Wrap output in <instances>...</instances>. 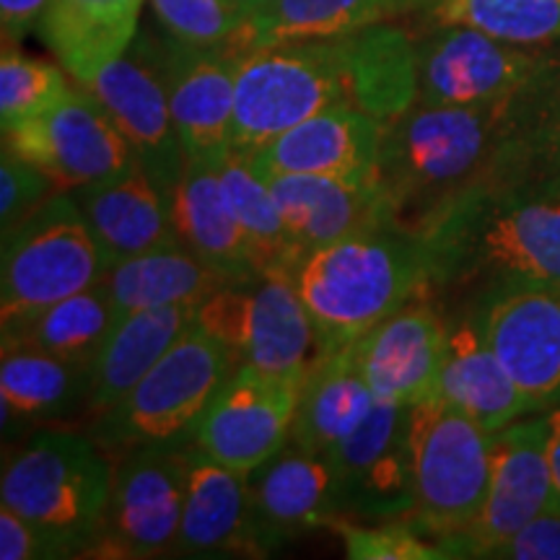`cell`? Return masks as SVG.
<instances>
[{
  "label": "cell",
  "mask_w": 560,
  "mask_h": 560,
  "mask_svg": "<svg viewBox=\"0 0 560 560\" xmlns=\"http://www.w3.org/2000/svg\"><path fill=\"white\" fill-rule=\"evenodd\" d=\"M418 242L425 296L472 283L480 293L506 283L560 285V182L482 179L446 202Z\"/></svg>",
  "instance_id": "cell-1"
},
{
  "label": "cell",
  "mask_w": 560,
  "mask_h": 560,
  "mask_svg": "<svg viewBox=\"0 0 560 560\" xmlns=\"http://www.w3.org/2000/svg\"><path fill=\"white\" fill-rule=\"evenodd\" d=\"M509 102L472 107L418 102L384 122L374 177L389 226L418 236L446 202L490 179Z\"/></svg>",
  "instance_id": "cell-2"
},
{
  "label": "cell",
  "mask_w": 560,
  "mask_h": 560,
  "mask_svg": "<svg viewBox=\"0 0 560 560\" xmlns=\"http://www.w3.org/2000/svg\"><path fill=\"white\" fill-rule=\"evenodd\" d=\"M291 278L317 330L322 359L423 299L429 268L418 236L380 223L314 249Z\"/></svg>",
  "instance_id": "cell-3"
},
{
  "label": "cell",
  "mask_w": 560,
  "mask_h": 560,
  "mask_svg": "<svg viewBox=\"0 0 560 560\" xmlns=\"http://www.w3.org/2000/svg\"><path fill=\"white\" fill-rule=\"evenodd\" d=\"M112 472L94 439L42 429L5 459L0 503L30 520L58 558L89 556L107 516Z\"/></svg>",
  "instance_id": "cell-4"
},
{
  "label": "cell",
  "mask_w": 560,
  "mask_h": 560,
  "mask_svg": "<svg viewBox=\"0 0 560 560\" xmlns=\"http://www.w3.org/2000/svg\"><path fill=\"white\" fill-rule=\"evenodd\" d=\"M416 511L408 522L450 558V545L472 527L493 480V433L439 395L410 412Z\"/></svg>",
  "instance_id": "cell-5"
},
{
  "label": "cell",
  "mask_w": 560,
  "mask_h": 560,
  "mask_svg": "<svg viewBox=\"0 0 560 560\" xmlns=\"http://www.w3.org/2000/svg\"><path fill=\"white\" fill-rule=\"evenodd\" d=\"M338 102H348L346 34L276 42L242 52L234 96V153L255 156L272 138Z\"/></svg>",
  "instance_id": "cell-6"
},
{
  "label": "cell",
  "mask_w": 560,
  "mask_h": 560,
  "mask_svg": "<svg viewBox=\"0 0 560 560\" xmlns=\"http://www.w3.org/2000/svg\"><path fill=\"white\" fill-rule=\"evenodd\" d=\"M109 260L70 192L55 190L3 231L0 322L9 325L107 276Z\"/></svg>",
  "instance_id": "cell-7"
},
{
  "label": "cell",
  "mask_w": 560,
  "mask_h": 560,
  "mask_svg": "<svg viewBox=\"0 0 560 560\" xmlns=\"http://www.w3.org/2000/svg\"><path fill=\"white\" fill-rule=\"evenodd\" d=\"M236 366L234 355L192 322L156 366L96 418V436L125 452L140 444L192 441L202 410Z\"/></svg>",
  "instance_id": "cell-8"
},
{
  "label": "cell",
  "mask_w": 560,
  "mask_h": 560,
  "mask_svg": "<svg viewBox=\"0 0 560 560\" xmlns=\"http://www.w3.org/2000/svg\"><path fill=\"white\" fill-rule=\"evenodd\" d=\"M195 325L236 363L272 376H299L319 359L317 330L289 272L226 283L195 306Z\"/></svg>",
  "instance_id": "cell-9"
},
{
  "label": "cell",
  "mask_w": 560,
  "mask_h": 560,
  "mask_svg": "<svg viewBox=\"0 0 560 560\" xmlns=\"http://www.w3.org/2000/svg\"><path fill=\"white\" fill-rule=\"evenodd\" d=\"M192 441L140 444L112 472V495L96 558H164L177 552Z\"/></svg>",
  "instance_id": "cell-10"
},
{
  "label": "cell",
  "mask_w": 560,
  "mask_h": 560,
  "mask_svg": "<svg viewBox=\"0 0 560 560\" xmlns=\"http://www.w3.org/2000/svg\"><path fill=\"white\" fill-rule=\"evenodd\" d=\"M3 145L32 161L62 192L120 179L138 166L109 112L83 83L34 120L3 130Z\"/></svg>",
  "instance_id": "cell-11"
},
{
  "label": "cell",
  "mask_w": 560,
  "mask_h": 560,
  "mask_svg": "<svg viewBox=\"0 0 560 560\" xmlns=\"http://www.w3.org/2000/svg\"><path fill=\"white\" fill-rule=\"evenodd\" d=\"M410 412L412 405L376 402L359 429L327 454L340 516L387 522L416 511Z\"/></svg>",
  "instance_id": "cell-12"
},
{
  "label": "cell",
  "mask_w": 560,
  "mask_h": 560,
  "mask_svg": "<svg viewBox=\"0 0 560 560\" xmlns=\"http://www.w3.org/2000/svg\"><path fill=\"white\" fill-rule=\"evenodd\" d=\"M418 102L472 107L506 102L542 66L545 52L465 24H436L416 42Z\"/></svg>",
  "instance_id": "cell-13"
},
{
  "label": "cell",
  "mask_w": 560,
  "mask_h": 560,
  "mask_svg": "<svg viewBox=\"0 0 560 560\" xmlns=\"http://www.w3.org/2000/svg\"><path fill=\"white\" fill-rule=\"evenodd\" d=\"M299 392V376H272L240 363L195 423L192 444L234 472H255L289 446Z\"/></svg>",
  "instance_id": "cell-14"
},
{
  "label": "cell",
  "mask_w": 560,
  "mask_h": 560,
  "mask_svg": "<svg viewBox=\"0 0 560 560\" xmlns=\"http://www.w3.org/2000/svg\"><path fill=\"white\" fill-rule=\"evenodd\" d=\"M472 317L535 412L560 405V285H495Z\"/></svg>",
  "instance_id": "cell-15"
},
{
  "label": "cell",
  "mask_w": 560,
  "mask_h": 560,
  "mask_svg": "<svg viewBox=\"0 0 560 560\" xmlns=\"http://www.w3.org/2000/svg\"><path fill=\"white\" fill-rule=\"evenodd\" d=\"M550 506L548 418L545 412H532L493 433V480L486 506L446 552L450 558H490Z\"/></svg>",
  "instance_id": "cell-16"
},
{
  "label": "cell",
  "mask_w": 560,
  "mask_h": 560,
  "mask_svg": "<svg viewBox=\"0 0 560 560\" xmlns=\"http://www.w3.org/2000/svg\"><path fill=\"white\" fill-rule=\"evenodd\" d=\"M91 94L104 104L117 130L136 153L138 166L161 190H177L187 166L179 132L174 128L164 79L149 42H132L130 50L100 70L89 83Z\"/></svg>",
  "instance_id": "cell-17"
},
{
  "label": "cell",
  "mask_w": 560,
  "mask_h": 560,
  "mask_svg": "<svg viewBox=\"0 0 560 560\" xmlns=\"http://www.w3.org/2000/svg\"><path fill=\"white\" fill-rule=\"evenodd\" d=\"M153 52L187 161L219 164L234 151L236 68L242 52L234 47H192L172 37Z\"/></svg>",
  "instance_id": "cell-18"
},
{
  "label": "cell",
  "mask_w": 560,
  "mask_h": 560,
  "mask_svg": "<svg viewBox=\"0 0 560 560\" xmlns=\"http://www.w3.org/2000/svg\"><path fill=\"white\" fill-rule=\"evenodd\" d=\"M335 514L327 457L289 444L249 472L247 535L252 556H270L304 532L327 527Z\"/></svg>",
  "instance_id": "cell-19"
},
{
  "label": "cell",
  "mask_w": 560,
  "mask_h": 560,
  "mask_svg": "<svg viewBox=\"0 0 560 560\" xmlns=\"http://www.w3.org/2000/svg\"><path fill=\"white\" fill-rule=\"evenodd\" d=\"M444 342L446 319L416 299L353 342L355 366L376 402L416 405L436 389Z\"/></svg>",
  "instance_id": "cell-20"
},
{
  "label": "cell",
  "mask_w": 560,
  "mask_h": 560,
  "mask_svg": "<svg viewBox=\"0 0 560 560\" xmlns=\"http://www.w3.org/2000/svg\"><path fill=\"white\" fill-rule=\"evenodd\" d=\"M384 122L350 102H338L272 138L249 156L262 174L376 179Z\"/></svg>",
  "instance_id": "cell-21"
},
{
  "label": "cell",
  "mask_w": 560,
  "mask_h": 560,
  "mask_svg": "<svg viewBox=\"0 0 560 560\" xmlns=\"http://www.w3.org/2000/svg\"><path fill=\"white\" fill-rule=\"evenodd\" d=\"M299 262L314 249L387 223L376 179L265 174Z\"/></svg>",
  "instance_id": "cell-22"
},
{
  "label": "cell",
  "mask_w": 560,
  "mask_h": 560,
  "mask_svg": "<svg viewBox=\"0 0 560 560\" xmlns=\"http://www.w3.org/2000/svg\"><path fill=\"white\" fill-rule=\"evenodd\" d=\"M433 395L490 433L535 412L527 395L490 348L472 314L446 322L444 355Z\"/></svg>",
  "instance_id": "cell-23"
},
{
  "label": "cell",
  "mask_w": 560,
  "mask_h": 560,
  "mask_svg": "<svg viewBox=\"0 0 560 560\" xmlns=\"http://www.w3.org/2000/svg\"><path fill=\"white\" fill-rule=\"evenodd\" d=\"M112 265L177 242L172 195L140 166L120 179L70 192Z\"/></svg>",
  "instance_id": "cell-24"
},
{
  "label": "cell",
  "mask_w": 560,
  "mask_h": 560,
  "mask_svg": "<svg viewBox=\"0 0 560 560\" xmlns=\"http://www.w3.org/2000/svg\"><path fill=\"white\" fill-rule=\"evenodd\" d=\"M249 475L234 472L198 446L187 470L182 509L179 558L252 556L249 535Z\"/></svg>",
  "instance_id": "cell-25"
},
{
  "label": "cell",
  "mask_w": 560,
  "mask_h": 560,
  "mask_svg": "<svg viewBox=\"0 0 560 560\" xmlns=\"http://www.w3.org/2000/svg\"><path fill=\"white\" fill-rule=\"evenodd\" d=\"M172 219L177 242L229 283L257 276L247 234L223 192L219 170L208 161H187L172 192Z\"/></svg>",
  "instance_id": "cell-26"
},
{
  "label": "cell",
  "mask_w": 560,
  "mask_h": 560,
  "mask_svg": "<svg viewBox=\"0 0 560 560\" xmlns=\"http://www.w3.org/2000/svg\"><path fill=\"white\" fill-rule=\"evenodd\" d=\"M490 179L560 182V55H545L537 73L511 96Z\"/></svg>",
  "instance_id": "cell-27"
},
{
  "label": "cell",
  "mask_w": 560,
  "mask_h": 560,
  "mask_svg": "<svg viewBox=\"0 0 560 560\" xmlns=\"http://www.w3.org/2000/svg\"><path fill=\"white\" fill-rule=\"evenodd\" d=\"M195 306L198 304L159 306L115 322L107 340L91 359L86 412L102 418L115 408L185 335L187 327H192Z\"/></svg>",
  "instance_id": "cell-28"
},
{
  "label": "cell",
  "mask_w": 560,
  "mask_h": 560,
  "mask_svg": "<svg viewBox=\"0 0 560 560\" xmlns=\"http://www.w3.org/2000/svg\"><path fill=\"white\" fill-rule=\"evenodd\" d=\"M145 0H50L37 32L66 73L89 83L130 50Z\"/></svg>",
  "instance_id": "cell-29"
},
{
  "label": "cell",
  "mask_w": 560,
  "mask_h": 560,
  "mask_svg": "<svg viewBox=\"0 0 560 560\" xmlns=\"http://www.w3.org/2000/svg\"><path fill=\"white\" fill-rule=\"evenodd\" d=\"M376 408L366 380L355 366L353 342L322 355L301 380L299 408L289 444L327 457Z\"/></svg>",
  "instance_id": "cell-30"
},
{
  "label": "cell",
  "mask_w": 560,
  "mask_h": 560,
  "mask_svg": "<svg viewBox=\"0 0 560 560\" xmlns=\"http://www.w3.org/2000/svg\"><path fill=\"white\" fill-rule=\"evenodd\" d=\"M348 102L389 122L418 104L416 39L400 26L374 24L346 34Z\"/></svg>",
  "instance_id": "cell-31"
},
{
  "label": "cell",
  "mask_w": 560,
  "mask_h": 560,
  "mask_svg": "<svg viewBox=\"0 0 560 560\" xmlns=\"http://www.w3.org/2000/svg\"><path fill=\"white\" fill-rule=\"evenodd\" d=\"M86 361H70L42 350H3L0 410L3 431L19 423H50L75 416L89 405Z\"/></svg>",
  "instance_id": "cell-32"
},
{
  "label": "cell",
  "mask_w": 560,
  "mask_h": 560,
  "mask_svg": "<svg viewBox=\"0 0 560 560\" xmlns=\"http://www.w3.org/2000/svg\"><path fill=\"white\" fill-rule=\"evenodd\" d=\"M439 3L441 0H272L249 21L234 50L247 52L291 39L342 37L412 11H433Z\"/></svg>",
  "instance_id": "cell-33"
},
{
  "label": "cell",
  "mask_w": 560,
  "mask_h": 560,
  "mask_svg": "<svg viewBox=\"0 0 560 560\" xmlns=\"http://www.w3.org/2000/svg\"><path fill=\"white\" fill-rule=\"evenodd\" d=\"M226 283L229 280L210 270L179 242L112 265L104 276L117 322L159 306L200 304L208 293Z\"/></svg>",
  "instance_id": "cell-34"
},
{
  "label": "cell",
  "mask_w": 560,
  "mask_h": 560,
  "mask_svg": "<svg viewBox=\"0 0 560 560\" xmlns=\"http://www.w3.org/2000/svg\"><path fill=\"white\" fill-rule=\"evenodd\" d=\"M115 322V306L102 278L100 283L55 301L30 317L0 325V332L3 350H42L60 359L91 363Z\"/></svg>",
  "instance_id": "cell-35"
},
{
  "label": "cell",
  "mask_w": 560,
  "mask_h": 560,
  "mask_svg": "<svg viewBox=\"0 0 560 560\" xmlns=\"http://www.w3.org/2000/svg\"><path fill=\"white\" fill-rule=\"evenodd\" d=\"M215 170H219L223 192L234 208L236 221L247 234L257 276L260 272H289L291 276L299 257L293 252L268 177L247 156L234 151L223 156Z\"/></svg>",
  "instance_id": "cell-36"
},
{
  "label": "cell",
  "mask_w": 560,
  "mask_h": 560,
  "mask_svg": "<svg viewBox=\"0 0 560 560\" xmlns=\"http://www.w3.org/2000/svg\"><path fill=\"white\" fill-rule=\"evenodd\" d=\"M436 24H465L524 47L560 39V0H441Z\"/></svg>",
  "instance_id": "cell-37"
},
{
  "label": "cell",
  "mask_w": 560,
  "mask_h": 560,
  "mask_svg": "<svg viewBox=\"0 0 560 560\" xmlns=\"http://www.w3.org/2000/svg\"><path fill=\"white\" fill-rule=\"evenodd\" d=\"M62 68V66H60ZM52 62L30 58L16 45H3L0 55V128L34 120L68 94V79Z\"/></svg>",
  "instance_id": "cell-38"
},
{
  "label": "cell",
  "mask_w": 560,
  "mask_h": 560,
  "mask_svg": "<svg viewBox=\"0 0 560 560\" xmlns=\"http://www.w3.org/2000/svg\"><path fill=\"white\" fill-rule=\"evenodd\" d=\"M166 37L192 47H234L249 13L240 0H151Z\"/></svg>",
  "instance_id": "cell-39"
},
{
  "label": "cell",
  "mask_w": 560,
  "mask_h": 560,
  "mask_svg": "<svg viewBox=\"0 0 560 560\" xmlns=\"http://www.w3.org/2000/svg\"><path fill=\"white\" fill-rule=\"evenodd\" d=\"M327 529H332L346 545L350 560H441L446 558L423 537L408 520L355 522L350 516L335 514Z\"/></svg>",
  "instance_id": "cell-40"
},
{
  "label": "cell",
  "mask_w": 560,
  "mask_h": 560,
  "mask_svg": "<svg viewBox=\"0 0 560 560\" xmlns=\"http://www.w3.org/2000/svg\"><path fill=\"white\" fill-rule=\"evenodd\" d=\"M52 192L55 185L45 172L3 145L0 151V229H11Z\"/></svg>",
  "instance_id": "cell-41"
},
{
  "label": "cell",
  "mask_w": 560,
  "mask_h": 560,
  "mask_svg": "<svg viewBox=\"0 0 560 560\" xmlns=\"http://www.w3.org/2000/svg\"><path fill=\"white\" fill-rule=\"evenodd\" d=\"M490 558L503 560H560V511H545L493 550Z\"/></svg>",
  "instance_id": "cell-42"
},
{
  "label": "cell",
  "mask_w": 560,
  "mask_h": 560,
  "mask_svg": "<svg viewBox=\"0 0 560 560\" xmlns=\"http://www.w3.org/2000/svg\"><path fill=\"white\" fill-rule=\"evenodd\" d=\"M0 558L3 560H45L58 558L47 537L30 520L0 503Z\"/></svg>",
  "instance_id": "cell-43"
},
{
  "label": "cell",
  "mask_w": 560,
  "mask_h": 560,
  "mask_svg": "<svg viewBox=\"0 0 560 560\" xmlns=\"http://www.w3.org/2000/svg\"><path fill=\"white\" fill-rule=\"evenodd\" d=\"M47 5H50V0H0L3 45H16L32 30H37Z\"/></svg>",
  "instance_id": "cell-44"
},
{
  "label": "cell",
  "mask_w": 560,
  "mask_h": 560,
  "mask_svg": "<svg viewBox=\"0 0 560 560\" xmlns=\"http://www.w3.org/2000/svg\"><path fill=\"white\" fill-rule=\"evenodd\" d=\"M548 418V465L552 480V511H560V405L545 410Z\"/></svg>",
  "instance_id": "cell-45"
},
{
  "label": "cell",
  "mask_w": 560,
  "mask_h": 560,
  "mask_svg": "<svg viewBox=\"0 0 560 560\" xmlns=\"http://www.w3.org/2000/svg\"><path fill=\"white\" fill-rule=\"evenodd\" d=\"M240 3H242V9L249 13V21H252L257 13H262L265 9H268L272 0H240Z\"/></svg>",
  "instance_id": "cell-46"
}]
</instances>
